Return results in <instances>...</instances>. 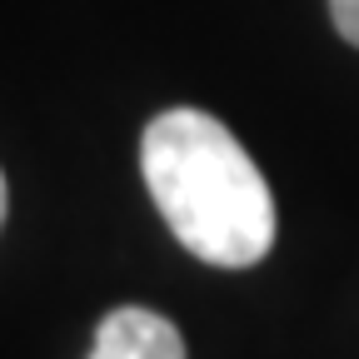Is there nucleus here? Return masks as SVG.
I'll return each instance as SVG.
<instances>
[{
    "label": "nucleus",
    "mask_w": 359,
    "mask_h": 359,
    "mask_svg": "<svg viewBox=\"0 0 359 359\" xmlns=\"http://www.w3.org/2000/svg\"><path fill=\"white\" fill-rule=\"evenodd\" d=\"M140 170L175 240L219 269H250L275 245V195L250 150L205 110H165L145 125Z\"/></svg>",
    "instance_id": "obj_1"
},
{
    "label": "nucleus",
    "mask_w": 359,
    "mask_h": 359,
    "mask_svg": "<svg viewBox=\"0 0 359 359\" xmlns=\"http://www.w3.org/2000/svg\"><path fill=\"white\" fill-rule=\"evenodd\" d=\"M90 359H185V339L165 314L125 304L100 320Z\"/></svg>",
    "instance_id": "obj_2"
},
{
    "label": "nucleus",
    "mask_w": 359,
    "mask_h": 359,
    "mask_svg": "<svg viewBox=\"0 0 359 359\" xmlns=\"http://www.w3.org/2000/svg\"><path fill=\"white\" fill-rule=\"evenodd\" d=\"M330 15H334V30L359 50V0H330Z\"/></svg>",
    "instance_id": "obj_3"
},
{
    "label": "nucleus",
    "mask_w": 359,
    "mask_h": 359,
    "mask_svg": "<svg viewBox=\"0 0 359 359\" xmlns=\"http://www.w3.org/2000/svg\"><path fill=\"white\" fill-rule=\"evenodd\" d=\"M0 224H6V175H0Z\"/></svg>",
    "instance_id": "obj_4"
}]
</instances>
